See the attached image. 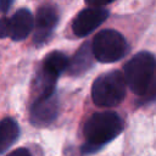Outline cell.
Instances as JSON below:
<instances>
[{"mask_svg":"<svg viewBox=\"0 0 156 156\" xmlns=\"http://www.w3.org/2000/svg\"><path fill=\"white\" fill-rule=\"evenodd\" d=\"M123 130V121L113 111L96 112L91 115L83 128L85 143L80 147L83 155L96 152L107 143L112 141Z\"/></svg>","mask_w":156,"mask_h":156,"instance_id":"cell-1","label":"cell"},{"mask_svg":"<svg viewBox=\"0 0 156 156\" xmlns=\"http://www.w3.org/2000/svg\"><path fill=\"white\" fill-rule=\"evenodd\" d=\"M124 79L130 90L143 98L156 76V58L151 52L140 51L124 65Z\"/></svg>","mask_w":156,"mask_h":156,"instance_id":"cell-2","label":"cell"},{"mask_svg":"<svg viewBox=\"0 0 156 156\" xmlns=\"http://www.w3.org/2000/svg\"><path fill=\"white\" fill-rule=\"evenodd\" d=\"M126 79L122 72L110 71L100 74L91 85V99L100 107H113L126 95Z\"/></svg>","mask_w":156,"mask_h":156,"instance_id":"cell-3","label":"cell"},{"mask_svg":"<svg viewBox=\"0 0 156 156\" xmlns=\"http://www.w3.org/2000/svg\"><path fill=\"white\" fill-rule=\"evenodd\" d=\"M94 57L104 63L116 62L127 52V41L124 37L115 29L100 30L91 41Z\"/></svg>","mask_w":156,"mask_h":156,"instance_id":"cell-4","label":"cell"},{"mask_svg":"<svg viewBox=\"0 0 156 156\" xmlns=\"http://www.w3.org/2000/svg\"><path fill=\"white\" fill-rule=\"evenodd\" d=\"M110 12L105 7H85L72 22V30L77 37H87L106 21Z\"/></svg>","mask_w":156,"mask_h":156,"instance_id":"cell-5","label":"cell"},{"mask_svg":"<svg viewBox=\"0 0 156 156\" xmlns=\"http://www.w3.org/2000/svg\"><path fill=\"white\" fill-rule=\"evenodd\" d=\"M58 22V11L54 5H43L38 9L34 18V43L44 44L51 35Z\"/></svg>","mask_w":156,"mask_h":156,"instance_id":"cell-6","label":"cell"},{"mask_svg":"<svg viewBox=\"0 0 156 156\" xmlns=\"http://www.w3.org/2000/svg\"><path fill=\"white\" fill-rule=\"evenodd\" d=\"M58 113V99L54 93L50 96L34 100L30 107V123L37 127L50 124Z\"/></svg>","mask_w":156,"mask_h":156,"instance_id":"cell-7","label":"cell"},{"mask_svg":"<svg viewBox=\"0 0 156 156\" xmlns=\"http://www.w3.org/2000/svg\"><path fill=\"white\" fill-rule=\"evenodd\" d=\"M34 27V17L28 9L17 10L10 18V38L15 41L26 39Z\"/></svg>","mask_w":156,"mask_h":156,"instance_id":"cell-8","label":"cell"},{"mask_svg":"<svg viewBox=\"0 0 156 156\" xmlns=\"http://www.w3.org/2000/svg\"><path fill=\"white\" fill-rule=\"evenodd\" d=\"M94 55L91 50V43L87 41L84 43L73 55L72 60L68 62V68L67 72L69 76L78 77L85 73L93 65L94 62Z\"/></svg>","mask_w":156,"mask_h":156,"instance_id":"cell-9","label":"cell"},{"mask_svg":"<svg viewBox=\"0 0 156 156\" xmlns=\"http://www.w3.org/2000/svg\"><path fill=\"white\" fill-rule=\"evenodd\" d=\"M20 135V127L13 118L6 117L0 121V154L5 152L6 150L16 143Z\"/></svg>","mask_w":156,"mask_h":156,"instance_id":"cell-10","label":"cell"},{"mask_svg":"<svg viewBox=\"0 0 156 156\" xmlns=\"http://www.w3.org/2000/svg\"><path fill=\"white\" fill-rule=\"evenodd\" d=\"M68 62H69V60L63 52H61V51H51L45 56L41 67L44 69H46L48 72H50L51 74L58 77L62 72L67 71Z\"/></svg>","mask_w":156,"mask_h":156,"instance_id":"cell-11","label":"cell"},{"mask_svg":"<svg viewBox=\"0 0 156 156\" xmlns=\"http://www.w3.org/2000/svg\"><path fill=\"white\" fill-rule=\"evenodd\" d=\"M10 37V18L1 17L0 18V38Z\"/></svg>","mask_w":156,"mask_h":156,"instance_id":"cell-12","label":"cell"},{"mask_svg":"<svg viewBox=\"0 0 156 156\" xmlns=\"http://www.w3.org/2000/svg\"><path fill=\"white\" fill-rule=\"evenodd\" d=\"M7 156H32V155H30V152H29L27 149L20 147V149H16L15 151L10 152Z\"/></svg>","mask_w":156,"mask_h":156,"instance_id":"cell-13","label":"cell"},{"mask_svg":"<svg viewBox=\"0 0 156 156\" xmlns=\"http://www.w3.org/2000/svg\"><path fill=\"white\" fill-rule=\"evenodd\" d=\"M11 5H12V1L11 0H1L0 1V11L2 13H6L10 10V6Z\"/></svg>","mask_w":156,"mask_h":156,"instance_id":"cell-14","label":"cell"}]
</instances>
